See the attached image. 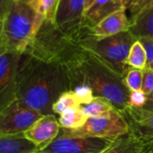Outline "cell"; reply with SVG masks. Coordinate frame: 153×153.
Returning <instances> with one entry per match:
<instances>
[{
  "label": "cell",
  "mask_w": 153,
  "mask_h": 153,
  "mask_svg": "<svg viewBox=\"0 0 153 153\" xmlns=\"http://www.w3.org/2000/svg\"><path fill=\"white\" fill-rule=\"evenodd\" d=\"M80 105H81L78 97H76L75 92L73 90H69L62 93L59 97V98L56 100V102L52 106V112L54 114L60 115L61 114H63L68 109L76 108Z\"/></svg>",
  "instance_id": "19"
},
{
  "label": "cell",
  "mask_w": 153,
  "mask_h": 153,
  "mask_svg": "<svg viewBox=\"0 0 153 153\" xmlns=\"http://www.w3.org/2000/svg\"><path fill=\"white\" fill-rule=\"evenodd\" d=\"M147 64V52L142 43L137 40L131 46L128 58L127 65L133 68L145 69Z\"/></svg>",
  "instance_id": "18"
},
{
  "label": "cell",
  "mask_w": 153,
  "mask_h": 153,
  "mask_svg": "<svg viewBox=\"0 0 153 153\" xmlns=\"http://www.w3.org/2000/svg\"><path fill=\"white\" fill-rule=\"evenodd\" d=\"M148 100L147 95L140 89L137 91H131L129 95V101H128V106L141 108L144 107Z\"/></svg>",
  "instance_id": "24"
},
{
  "label": "cell",
  "mask_w": 153,
  "mask_h": 153,
  "mask_svg": "<svg viewBox=\"0 0 153 153\" xmlns=\"http://www.w3.org/2000/svg\"><path fill=\"white\" fill-rule=\"evenodd\" d=\"M123 9L124 8L120 0H95L85 11L82 22L88 28H92L108 16Z\"/></svg>",
  "instance_id": "13"
},
{
  "label": "cell",
  "mask_w": 153,
  "mask_h": 153,
  "mask_svg": "<svg viewBox=\"0 0 153 153\" xmlns=\"http://www.w3.org/2000/svg\"><path fill=\"white\" fill-rule=\"evenodd\" d=\"M153 7V0H133V2L127 9L130 13V21L136 18L142 13Z\"/></svg>",
  "instance_id": "22"
},
{
  "label": "cell",
  "mask_w": 153,
  "mask_h": 153,
  "mask_svg": "<svg viewBox=\"0 0 153 153\" xmlns=\"http://www.w3.org/2000/svg\"><path fill=\"white\" fill-rule=\"evenodd\" d=\"M81 109L88 118L102 115L114 109L112 103L103 97H95V98L88 105H81Z\"/></svg>",
  "instance_id": "17"
},
{
  "label": "cell",
  "mask_w": 153,
  "mask_h": 153,
  "mask_svg": "<svg viewBox=\"0 0 153 153\" xmlns=\"http://www.w3.org/2000/svg\"><path fill=\"white\" fill-rule=\"evenodd\" d=\"M144 108L153 110V97H148V100H147V103H146V105H145Z\"/></svg>",
  "instance_id": "29"
},
{
  "label": "cell",
  "mask_w": 153,
  "mask_h": 153,
  "mask_svg": "<svg viewBox=\"0 0 153 153\" xmlns=\"http://www.w3.org/2000/svg\"><path fill=\"white\" fill-rule=\"evenodd\" d=\"M131 27V21L126 15V10H119L108 16L97 25L90 28L92 37L100 41L118 33L129 31Z\"/></svg>",
  "instance_id": "10"
},
{
  "label": "cell",
  "mask_w": 153,
  "mask_h": 153,
  "mask_svg": "<svg viewBox=\"0 0 153 153\" xmlns=\"http://www.w3.org/2000/svg\"><path fill=\"white\" fill-rule=\"evenodd\" d=\"M16 1L21 2V3H25V4H28V5H31V6H33L36 8V7H35V0H16Z\"/></svg>",
  "instance_id": "30"
},
{
  "label": "cell",
  "mask_w": 153,
  "mask_h": 153,
  "mask_svg": "<svg viewBox=\"0 0 153 153\" xmlns=\"http://www.w3.org/2000/svg\"><path fill=\"white\" fill-rule=\"evenodd\" d=\"M142 81L143 70L133 68H131L123 78V83L130 92L140 90L142 88Z\"/></svg>",
  "instance_id": "20"
},
{
  "label": "cell",
  "mask_w": 153,
  "mask_h": 153,
  "mask_svg": "<svg viewBox=\"0 0 153 153\" xmlns=\"http://www.w3.org/2000/svg\"><path fill=\"white\" fill-rule=\"evenodd\" d=\"M136 41L130 31L100 41L95 40L89 32L88 37L80 40L79 45L123 79L131 69L127 65V58Z\"/></svg>",
  "instance_id": "3"
},
{
  "label": "cell",
  "mask_w": 153,
  "mask_h": 153,
  "mask_svg": "<svg viewBox=\"0 0 153 153\" xmlns=\"http://www.w3.org/2000/svg\"><path fill=\"white\" fill-rule=\"evenodd\" d=\"M35 145L20 135H0V153H35L38 152Z\"/></svg>",
  "instance_id": "14"
},
{
  "label": "cell",
  "mask_w": 153,
  "mask_h": 153,
  "mask_svg": "<svg viewBox=\"0 0 153 153\" xmlns=\"http://www.w3.org/2000/svg\"><path fill=\"white\" fill-rule=\"evenodd\" d=\"M73 91L75 92L76 97H78L81 105L89 104L94 98L95 94L93 89L87 84H80L74 88Z\"/></svg>",
  "instance_id": "23"
},
{
  "label": "cell",
  "mask_w": 153,
  "mask_h": 153,
  "mask_svg": "<svg viewBox=\"0 0 153 153\" xmlns=\"http://www.w3.org/2000/svg\"><path fill=\"white\" fill-rule=\"evenodd\" d=\"M120 2H121L123 7L124 8V10L127 11V9L130 7V6H131V3L133 2V0H120Z\"/></svg>",
  "instance_id": "28"
},
{
  "label": "cell",
  "mask_w": 153,
  "mask_h": 153,
  "mask_svg": "<svg viewBox=\"0 0 153 153\" xmlns=\"http://www.w3.org/2000/svg\"><path fill=\"white\" fill-rule=\"evenodd\" d=\"M141 90L147 95L148 97H153V70L148 68L143 69V81Z\"/></svg>",
  "instance_id": "25"
},
{
  "label": "cell",
  "mask_w": 153,
  "mask_h": 153,
  "mask_svg": "<svg viewBox=\"0 0 153 153\" xmlns=\"http://www.w3.org/2000/svg\"><path fill=\"white\" fill-rule=\"evenodd\" d=\"M86 4L87 0H60L54 25L59 29H66L81 22Z\"/></svg>",
  "instance_id": "11"
},
{
  "label": "cell",
  "mask_w": 153,
  "mask_h": 153,
  "mask_svg": "<svg viewBox=\"0 0 153 153\" xmlns=\"http://www.w3.org/2000/svg\"><path fill=\"white\" fill-rule=\"evenodd\" d=\"M130 33L137 39L153 40V7L131 21Z\"/></svg>",
  "instance_id": "15"
},
{
  "label": "cell",
  "mask_w": 153,
  "mask_h": 153,
  "mask_svg": "<svg viewBox=\"0 0 153 153\" xmlns=\"http://www.w3.org/2000/svg\"><path fill=\"white\" fill-rule=\"evenodd\" d=\"M94 1H95V0H87V4H86V9H85V11L94 3Z\"/></svg>",
  "instance_id": "32"
},
{
  "label": "cell",
  "mask_w": 153,
  "mask_h": 153,
  "mask_svg": "<svg viewBox=\"0 0 153 153\" xmlns=\"http://www.w3.org/2000/svg\"><path fill=\"white\" fill-rule=\"evenodd\" d=\"M139 41L144 46L147 52V64L146 68L153 70V40L149 38H141Z\"/></svg>",
  "instance_id": "26"
},
{
  "label": "cell",
  "mask_w": 153,
  "mask_h": 153,
  "mask_svg": "<svg viewBox=\"0 0 153 153\" xmlns=\"http://www.w3.org/2000/svg\"><path fill=\"white\" fill-rule=\"evenodd\" d=\"M69 90L72 87L64 64L27 51L21 55L16 73L17 100L42 115L54 114V103Z\"/></svg>",
  "instance_id": "1"
},
{
  "label": "cell",
  "mask_w": 153,
  "mask_h": 153,
  "mask_svg": "<svg viewBox=\"0 0 153 153\" xmlns=\"http://www.w3.org/2000/svg\"><path fill=\"white\" fill-rule=\"evenodd\" d=\"M60 125L55 114L42 115L24 132V137L41 150L51 143L60 131Z\"/></svg>",
  "instance_id": "8"
},
{
  "label": "cell",
  "mask_w": 153,
  "mask_h": 153,
  "mask_svg": "<svg viewBox=\"0 0 153 153\" xmlns=\"http://www.w3.org/2000/svg\"><path fill=\"white\" fill-rule=\"evenodd\" d=\"M60 0H40L38 10L44 21L54 24Z\"/></svg>",
  "instance_id": "21"
},
{
  "label": "cell",
  "mask_w": 153,
  "mask_h": 153,
  "mask_svg": "<svg viewBox=\"0 0 153 153\" xmlns=\"http://www.w3.org/2000/svg\"><path fill=\"white\" fill-rule=\"evenodd\" d=\"M120 113L129 126L130 133L140 139L153 140V110L127 106Z\"/></svg>",
  "instance_id": "9"
},
{
  "label": "cell",
  "mask_w": 153,
  "mask_h": 153,
  "mask_svg": "<svg viewBox=\"0 0 153 153\" xmlns=\"http://www.w3.org/2000/svg\"><path fill=\"white\" fill-rule=\"evenodd\" d=\"M2 30H3V19L0 18V41H1V36H2Z\"/></svg>",
  "instance_id": "31"
},
{
  "label": "cell",
  "mask_w": 153,
  "mask_h": 153,
  "mask_svg": "<svg viewBox=\"0 0 153 153\" xmlns=\"http://www.w3.org/2000/svg\"><path fill=\"white\" fill-rule=\"evenodd\" d=\"M102 153H153V140L127 133L114 140Z\"/></svg>",
  "instance_id": "12"
},
{
  "label": "cell",
  "mask_w": 153,
  "mask_h": 153,
  "mask_svg": "<svg viewBox=\"0 0 153 153\" xmlns=\"http://www.w3.org/2000/svg\"><path fill=\"white\" fill-rule=\"evenodd\" d=\"M60 132L68 136L114 140L129 133V126L121 113L113 109L102 115L88 118L86 123L79 129L68 130L61 128Z\"/></svg>",
  "instance_id": "4"
},
{
  "label": "cell",
  "mask_w": 153,
  "mask_h": 153,
  "mask_svg": "<svg viewBox=\"0 0 153 153\" xmlns=\"http://www.w3.org/2000/svg\"><path fill=\"white\" fill-rule=\"evenodd\" d=\"M39 3H40V0H35V7H36L37 10H38V7H39Z\"/></svg>",
  "instance_id": "33"
},
{
  "label": "cell",
  "mask_w": 153,
  "mask_h": 153,
  "mask_svg": "<svg viewBox=\"0 0 153 153\" xmlns=\"http://www.w3.org/2000/svg\"><path fill=\"white\" fill-rule=\"evenodd\" d=\"M43 21V16L33 6L12 0L3 19L0 54L11 52L22 55L33 41Z\"/></svg>",
  "instance_id": "2"
},
{
  "label": "cell",
  "mask_w": 153,
  "mask_h": 153,
  "mask_svg": "<svg viewBox=\"0 0 153 153\" xmlns=\"http://www.w3.org/2000/svg\"><path fill=\"white\" fill-rule=\"evenodd\" d=\"M113 141L91 137L68 136L59 131L57 138L38 153H102Z\"/></svg>",
  "instance_id": "5"
},
{
  "label": "cell",
  "mask_w": 153,
  "mask_h": 153,
  "mask_svg": "<svg viewBox=\"0 0 153 153\" xmlns=\"http://www.w3.org/2000/svg\"><path fill=\"white\" fill-rule=\"evenodd\" d=\"M21 54H0V114L17 100L16 73Z\"/></svg>",
  "instance_id": "7"
},
{
  "label": "cell",
  "mask_w": 153,
  "mask_h": 153,
  "mask_svg": "<svg viewBox=\"0 0 153 153\" xmlns=\"http://www.w3.org/2000/svg\"><path fill=\"white\" fill-rule=\"evenodd\" d=\"M42 114L19 100L0 114V135H20L30 129Z\"/></svg>",
  "instance_id": "6"
},
{
  "label": "cell",
  "mask_w": 153,
  "mask_h": 153,
  "mask_svg": "<svg viewBox=\"0 0 153 153\" xmlns=\"http://www.w3.org/2000/svg\"><path fill=\"white\" fill-rule=\"evenodd\" d=\"M35 153H38V152H35Z\"/></svg>",
  "instance_id": "34"
},
{
  "label": "cell",
  "mask_w": 153,
  "mask_h": 153,
  "mask_svg": "<svg viewBox=\"0 0 153 153\" xmlns=\"http://www.w3.org/2000/svg\"><path fill=\"white\" fill-rule=\"evenodd\" d=\"M59 123L60 128L68 130H76L82 127L88 117L81 109V105L76 108H71L61 114L59 117Z\"/></svg>",
  "instance_id": "16"
},
{
  "label": "cell",
  "mask_w": 153,
  "mask_h": 153,
  "mask_svg": "<svg viewBox=\"0 0 153 153\" xmlns=\"http://www.w3.org/2000/svg\"><path fill=\"white\" fill-rule=\"evenodd\" d=\"M12 0H0V18L4 19L10 7Z\"/></svg>",
  "instance_id": "27"
}]
</instances>
